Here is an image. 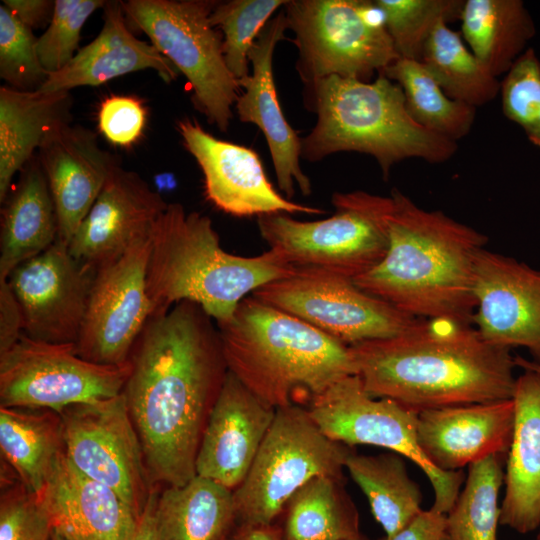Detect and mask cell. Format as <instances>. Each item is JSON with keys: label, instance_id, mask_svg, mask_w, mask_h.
<instances>
[{"label": "cell", "instance_id": "cell-22", "mask_svg": "<svg viewBox=\"0 0 540 540\" xmlns=\"http://www.w3.org/2000/svg\"><path fill=\"white\" fill-rule=\"evenodd\" d=\"M37 157L57 212V240L68 246L118 162L94 132L71 124L48 134Z\"/></svg>", "mask_w": 540, "mask_h": 540}, {"label": "cell", "instance_id": "cell-14", "mask_svg": "<svg viewBox=\"0 0 540 540\" xmlns=\"http://www.w3.org/2000/svg\"><path fill=\"white\" fill-rule=\"evenodd\" d=\"M261 237L296 274H317L350 280L381 262L387 242L365 216L349 209L317 221H299L285 213L257 220Z\"/></svg>", "mask_w": 540, "mask_h": 540}, {"label": "cell", "instance_id": "cell-43", "mask_svg": "<svg viewBox=\"0 0 540 540\" xmlns=\"http://www.w3.org/2000/svg\"><path fill=\"white\" fill-rule=\"evenodd\" d=\"M146 122L142 102L131 96H109L98 111V128L112 144L129 147L141 136Z\"/></svg>", "mask_w": 540, "mask_h": 540}, {"label": "cell", "instance_id": "cell-36", "mask_svg": "<svg viewBox=\"0 0 540 540\" xmlns=\"http://www.w3.org/2000/svg\"><path fill=\"white\" fill-rule=\"evenodd\" d=\"M505 458L492 455L468 466L464 488L446 514L453 540H499V494Z\"/></svg>", "mask_w": 540, "mask_h": 540}, {"label": "cell", "instance_id": "cell-45", "mask_svg": "<svg viewBox=\"0 0 540 540\" xmlns=\"http://www.w3.org/2000/svg\"><path fill=\"white\" fill-rule=\"evenodd\" d=\"M24 334L21 307L7 279L0 280V354L9 350Z\"/></svg>", "mask_w": 540, "mask_h": 540}, {"label": "cell", "instance_id": "cell-30", "mask_svg": "<svg viewBox=\"0 0 540 540\" xmlns=\"http://www.w3.org/2000/svg\"><path fill=\"white\" fill-rule=\"evenodd\" d=\"M0 450L19 481L40 495L65 452L60 414L50 409L0 407Z\"/></svg>", "mask_w": 540, "mask_h": 540}, {"label": "cell", "instance_id": "cell-52", "mask_svg": "<svg viewBox=\"0 0 540 540\" xmlns=\"http://www.w3.org/2000/svg\"><path fill=\"white\" fill-rule=\"evenodd\" d=\"M350 540H369V539L366 538L364 535H360L359 537L354 538V539H350Z\"/></svg>", "mask_w": 540, "mask_h": 540}, {"label": "cell", "instance_id": "cell-38", "mask_svg": "<svg viewBox=\"0 0 540 540\" xmlns=\"http://www.w3.org/2000/svg\"><path fill=\"white\" fill-rule=\"evenodd\" d=\"M287 0L217 1L210 15L222 32V50L232 75L240 80L250 74L248 54L273 13Z\"/></svg>", "mask_w": 540, "mask_h": 540}, {"label": "cell", "instance_id": "cell-44", "mask_svg": "<svg viewBox=\"0 0 540 540\" xmlns=\"http://www.w3.org/2000/svg\"><path fill=\"white\" fill-rule=\"evenodd\" d=\"M379 540H453L447 524V516L432 508L422 510L394 536Z\"/></svg>", "mask_w": 540, "mask_h": 540}, {"label": "cell", "instance_id": "cell-6", "mask_svg": "<svg viewBox=\"0 0 540 540\" xmlns=\"http://www.w3.org/2000/svg\"><path fill=\"white\" fill-rule=\"evenodd\" d=\"M304 101L317 116L301 138V158L310 162L338 152L364 153L377 161L387 180L393 166L405 159L440 164L458 149L457 142L416 123L402 88L383 74L372 82L320 79L304 87Z\"/></svg>", "mask_w": 540, "mask_h": 540}, {"label": "cell", "instance_id": "cell-19", "mask_svg": "<svg viewBox=\"0 0 540 540\" xmlns=\"http://www.w3.org/2000/svg\"><path fill=\"white\" fill-rule=\"evenodd\" d=\"M167 206L139 174L117 163L68 250L97 271L151 236Z\"/></svg>", "mask_w": 540, "mask_h": 540}, {"label": "cell", "instance_id": "cell-17", "mask_svg": "<svg viewBox=\"0 0 540 540\" xmlns=\"http://www.w3.org/2000/svg\"><path fill=\"white\" fill-rule=\"evenodd\" d=\"M177 126L202 171L205 197L219 210L237 217L324 213L280 194L253 149L212 136L195 119H182Z\"/></svg>", "mask_w": 540, "mask_h": 540}, {"label": "cell", "instance_id": "cell-29", "mask_svg": "<svg viewBox=\"0 0 540 540\" xmlns=\"http://www.w3.org/2000/svg\"><path fill=\"white\" fill-rule=\"evenodd\" d=\"M157 540H226L237 525L233 491L195 476L159 493Z\"/></svg>", "mask_w": 540, "mask_h": 540}, {"label": "cell", "instance_id": "cell-41", "mask_svg": "<svg viewBox=\"0 0 540 540\" xmlns=\"http://www.w3.org/2000/svg\"><path fill=\"white\" fill-rule=\"evenodd\" d=\"M105 3L103 0H55L52 19L36 44L41 64L49 74L61 70L73 59L79 51L84 24Z\"/></svg>", "mask_w": 540, "mask_h": 540}, {"label": "cell", "instance_id": "cell-35", "mask_svg": "<svg viewBox=\"0 0 540 540\" xmlns=\"http://www.w3.org/2000/svg\"><path fill=\"white\" fill-rule=\"evenodd\" d=\"M379 74L402 88L409 115L422 127L455 142L470 133L476 108L448 97L421 61L399 58Z\"/></svg>", "mask_w": 540, "mask_h": 540}, {"label": "cell", "instance_id": "cell-15", "mask_svg": "<svg viewBox=\"0 0 540 540\" xmlns=\"http://www.w3.org/2000/svg\"><path fill=\"white\" fill-rule=\"evenodd\" d=\"M151 236L96 271L77 354L94 363L122 365L151 316L146 275Z\"/></svg>", "mask_w": 540, "mask_h": 540}, {"label": "cell", "instance_id": "cell-12", "mask_svg": "<svg viewBox=\"0 0 540 540\" xmlns=\"http://www.w3.org/2000/svg\"><path fill=\"white\" fill-rule=\"evenodd\" d=\"M59 414L70 462L115 491L140 518L156 485L124 394L73 404Z\"/></svg>", "mask_w": 540, "mask_h": 540}, {"label": "cell", "instance_id": "cell-39", "mask_svg": "<svg viewBox=\"0 0 540 540\" xmlns=\"http://www.w3.org/2000/svg\"><path fill=\"white\" fill-rule=\"evenodd\" d=\"M37 37L4 5H0V78L19 91H38L49 73L39 59Z\"/></svg>", "mask_w": 540, "mask_h": 540}, {"label": "cell", "instance_id": "cell-46", "mask_svg": "<svg viewBox=\"0 0 540 540\" xmlns=\"http://www.w3.org/2000/svg\"><path fill=\"white\" fill-rule=\"evenodd\" d=\"M4 4L24 25L40 29L50 23L55 1L51 0H3Z\"/></svg>", "mask_w": 540, "mask_h": 540}, {"label": "cell", "instance_id": "cell-13", "mask_svg": "<svg viewBox=\"0 0 540 540\" xmlns=\"http://www.w3.org/2000/svg\"><path fill=\"white\" fill-rule=\"evenodd\" d=\"M251 295L348 346L400 335L425 320L337 276L296 274L268 282Z\"/></svg>", "mask_w": 540, "mask_h": 540}, {"label": "cell", "instance_id": "cell-18", "mask_svg": "<svg viewBox=\"0 0 540 540\" xmlns=\"http://www.w3.org/2000/svg\"><path fill=\"white\" fill-rule=\"evenodd\" d=\"M473 322L488 343L527 348L540 363V271L480 249L473 264Z\"/></svg>", "mask_w": 540, "mask_h": 540}, {"label": "cell", "instance_id": "cell-9", "mask_svg": "<svg viewBox=\"0 0 540 540\" xmlns=\"http://www.w3.org/2000/svg\"><path fill=\"white\" fill-rule=\"evenodd\" d=\"M349 446L327 437L307 409L290 405L274 420L243 482L233 491L237 524L271 525L314 477L343 479Z\"/></svg>", "mask_w": 540, "mask_h": 540}, {"label": "cell", "instance_id": "cell-47", "mask_svg": "<svg viewBox=\"0 0 540 540\" xmlns=\"http://www.w3.org/2000/svg\"><path fill=\"white\" fill-rule=\"evenodd\" d=\"M159 496L158 488L151 492L147 505L139 518L138 525L132 540H157L155 510Z\"/></svg>", "mask_w": 540, "mask_h": 540}, {"label": "cell", "instance_id": "cell-54", "mask_svg": "<svg viewBox=\"0 0 540 540\" xmlns=\"http://www.w3.org/2000/svg\"><path fill=\"white\" fill-rule=\"evenodd\" d=\"M226 540H230V537L228 539H226Z\"/></svg>", "mask_w": 540, "mask_h": 540}, {"label": "cell", "instance_id": "cell-26", "mask_svg": "<svg viewBox=\"0 0 540 540\" xmlns=\"http://www.w3.org/2000/svg\"><path fill=\"white\" fill-rule=\"evenodd\" d=\"M522 370L512 398L514 426L504 472L500 525L526 534L540 528V373Z\"/></svg>", "mask_w": 540, "mask_h": 540}, {"label": "cell", "instance_id": "cell-21", "mask_svg": "<svg viewBox=\"0 0 540 540\" xmlns=\"http://www.w3.org/2000/svg\"><path fill=\"white\" fill-rule=\"evenodd\" d=\"M275 413L228 370L202 434L196 475L234 491L246 478Z\"/></svg>", "mask_w": 540, "mask_h": 540}, {"label": "cell", "instance_id": "cell-5", "mask_svg": "<svg viewBox=\"0 0 540 540\" xmlns=\"http://www.w3.org/2000/svg\"><path fill=\"white\" fill-rule=\"evenodd\" d=\"M293 275L270 249L253 257L225 251L211 219L186 212L180 203L168 204L151 234L146 275L151 316L191 301L222 324L233 317L248 294Z\"/></svg>", "mask_w": 540, "mask_h": 540}, {"label": "cell", "instance_id": "cell-49", "mask_svg": "<svg viewBox=\"0 0 540 540\" xmlns=\"http://www.w3.org/2000/svg\"><path fill=\"white\" fill-rule=\"evenodd\" d=\"M154 179L158 193L160 190H172L176 186V180L174 178V175L171 173H160L156 175Z\"/></svg>", "mask_w": 540, "mask_h": 540}, {"label": "cell", "instance_id": "cell-8", "mask_svg": "<svg viewBox=\"0 0 540 540\" xmlns=\"http://www.w3.org/2000/svg\"><path fill=\"white\" fill-rule=\"evenodd\" d=\"M216 2L128 0L122 7L126 19L185 76L195 109L226 132L240 87L226 65L222 37L210 21Z\"/></svg>", "mask_w": 540, "mask_h": 540}, {"label": "cell", "instance_id": "cell-34", "mask_svg": "<svg viewBox=\"0 0 540 540\" xmlns=\"http://www.w3.org/2000/svg\"><path fill=\"white\" fill-rule=\"evenodd\" d=\"M447 24L440 22L435 27L424 45L420 61L451 99L475 108L491 102L500 92V81Z\"/></svg>", "mask_w": 540, "mask_h": 540}, {"label": "cell", "instance_id": "cell-37", "mask_svg": "<svg viewBox=\"0 0 540 540\" xmlns=\"http://www.w3.org/2000/svg\"><path fill=\"white\" fill-rule=\"evenodd\" d=\"M400 58L420 61L424 45L440 22L460 20L463 0H374Z\"/></svg>", "mask_w": 540, "mask_h": 540}, {"label": "cell", "instance_id": "cell-23", "mask_svg": "<svg viewBox=\"0 0 540 540\" xmlns=\"http://www.w3.org/2000/svg\"><path fill=\"white\" fill-rule=\"evenodd\" d=\"M514 415L513 399L423 410L418 413V445L445 472L492 455L507 458Z\"/></svg>", "mask_w": 540, "mask_h": 540}, {"label": "cell", "instance_id": "cell-11", "mask_svg": "<svg viewBox=\"0 0 540 540\" xmlns=\"http://www.w3.org/2000/svg\"><path fill=\"white\" fill-rule=\"evenodd\" d=\"M131 364L104 365L80 357L74 343H50L25 334L0 354V407L61 412L78 403L122 393Z\"/></svg>", "mask_w": 540, "mask_h": 540}, {"label": "cell", "instance_id": "cell-3", "mask_svg": "<svg viewBox=\"0 0 540 540\" xmlns=\"http://www.w3.org/2000/svg\"><path fill=\"white\" fill-rule=\"evenodd\" d=\"M367 393L417 412L512 399L510 349L448 319L424 320L400 335L349 346Z\"/></svg>", "mask_w": 540, "mask_h": 540}, {"label": "cell", "instance_id": "cell-32", "mask_svg": "<svg viewBox=\"0 0 540 540\" xmlns=\"http://www.w3.org/2000/svg\"><path fill=\"white\" fill-rule=\"evenodd\" d=\"M345 469L366 496L385 537L394 536L423 510L420 488L409 476L401 455L351 452Z\"/></svg>", "mask_w": 540, "mask_h": 540}, {"label": "cell", "instance_id": "cell-1", "mask_svg": "<svg viewBox=\"0 0 540 540\" xmlns=\"http://www.w3.org/2000/svg\"><path fill=\"white\" fill-rule=\"evenodd\" d=\"M212 320L181 301L151 316L131 351L122 393L154 485L182 486L196 476L202 434L228 372Z\"/></svg>", "mask_w": 540, "mask_h": 540}, {"label": "cell", "instance_id": "cell-20", "mask_svg": "<svg viewBox=\"0 0 540 540\" xmlns=\"http://www.w3.org/2000/svg\"><path fill=\"white\" fill-rule=\"evenodd\" d=\"M287 30L282 9L264 26L249 51L252 71L238 80L240 93L234 108L241 122L256 125L264 134L278 188L291 200L295 186L308 196L312 185L300 165L301 138L282 111L273 75L274 50Z\"/></svg>", "mask_w": 540, "mask_h": 540}, {"label": "cell", "instance_id": "cell-25", "mask_svg": "<svg viewBox=\"0 0 540 540\" xmlns=\"http://www.w3.org/2000/svg\"><path fill=\"white\" fill-rule=\"evenodd\" d=\"M103 26L97 37L81 48L61 70L49 74L41 91H70L80 86H98L125 74L151 69L165 82L178 71L151 43L130 31L122 1H106Z\"/></svg>", "mask_w": 540, "mask_h": 540}, {"label": "cell", "instance_id": "cell-27", "mask_svg": "<svg viewBox=\"0 0 540 540\" xmlns=\"http://www.w3.org/2000/svg\"><path fill=\"white\" fill-rule=\"evenodd\" d=\"M1 211L0 280L23 262L41 254L58 238V218L38 157L20 171Z\"/></svg>", "mask_w": 540, "mask_h": 540}, {"label": "cell", "instance_id": "cell-24", "mask_svg": "<svg viewBox=\"0 0 540 540\" xmlns=\"http://www.w3.org/2000/svg\"><path fill=\"white\" fill-rule=\"evenodd\" d=\"M65 540H132L139 518L112 489L81 473L64 452L40 495Z\"/></svg>", "mask_w": 540, "mask_h": 540}, {"label": "cell", "instance_id": "cell-28", "mask_svg": "<svg viewBox=\"0 0 540 540\" xmlns=\"http://www.w3.org/2000/svg\"><path fill=\"white\" fill-rule=\"evenodd\" d=\"M70 91L0 88V202L48 134L71 123Z\"/></svg>", "mask_w": 540, "mask_h": 540}, {"label": "cell", "instance_id": "cell-53", "mask_svg": "<svg viewBox=\"0 0 540 540\" xmlns=\"http://www.w3.org/2000/svg\"><path fill=\"white\" fill-rule=\"evenodd\" d=\"M536 540H540V528H539V532H538V534H537Z\"/></svg>", "mask_w": 540, "mask_h": 540}, {"label": "cell", "instance_id": "cell-31", "mask_svg": "<svg viewBox=\"0 0 540 540\" xmlns=\"http://www.w3.org/2000/svg\"><path fill=\"white\" fill-rule=\"evenodd\" d=\"M460 20L471 52L497 78L510 70L536 34L521 0H466Z\"/></svg>", "mask_w": 540, "mask_h": 540}, {"label": "cell", "instance_id": "cell-48", "mask_svg": "<svg viewBox=\"0 0 540 540\" xmlns=\"http://www.w3.org/2000/svg\"><path fill=\"white\" fill-rule=\"evenodd\" d=\"M230 540H284L282 530L271 525L237 524Z\"/></svg>", "mask_w": 540, "mask_h": 540}, {"label": "cell", "instance_id": "cell-10", "mask_svg": "<svg viewBox=\"0 0 540 540\" xmlns=\"http://www.w3.org/2000/svg\"><path fill=\"white\" fill-rule=\"evenodd\" d=\"M307 412L330 439L353 446L373 445L404 456L426 474L434 490L432 509L447 514L455 504L465 475L432 465L417 441V411L389 398L367 393L359 376L345 377L315 397Z\"/></svg>", "mask_w": 540, "mask_h": 540}, {"label": "cell", "instance_id": "cell-2", "mask_svg": "<svg viewBox=\"0 0 540 540\" xmlns=\"http://www.w3.org/2000/svg\"><path fill=\"white\" fill-rule=\"evenodd\" d=\"M335 209L368 218L384 235L386 254L353 282L413 317L473 322V264L486 235L441 211L420 208L398 189L389 196L334 193Z\"/></svg>", "mask_w": 540, "mask_h": 540}, {"label": "cell", "instance_id": "cell-16", "mask_svg": "<svg viewBox=\"0 0 540 540\" xmlns=\"http://www.w3.org/2000/svg\"><path fill=\"white\" fill-rule=\"evenodd\" d=\"M96 271L58 240L7 278L19 302L24 334L50 343H76Z\"/></svg>", "mask_w": 540, "mask_h": 540}, {"label": "cell", "instance_id": "cell-33", "mask_svg": "<svg viewBox=\"0 0 540 540\" xmlns=\"http://www.w3.org/2000/svg\"><path fill=\"white\" fill-rule=\"evenodd\" d=\"M284 540H350L359 537V514L342 479L318 476L287 503Z\"/></svg>", "mask_w": 540, "mask_h": 540}, {"label": "cell", "instance_id": "cell-7", "mask_svg": "<svg viewBox=\"0 0 540 540\" xmlns=\"http://www.w3.org/2000/svg\"><path fill=\"white\" fill-rule=\"evenodd\" d=\"M283 11L304 87L330 76L370 82L400 58L375 1L287 0Z\"/></svg>", "mask_w": 540, "mask_h": 540}, {"label": "cell", "instance_id": "cell-42", "mask_svg": "<svg viewBox=\"0 0 540 540\" xmlns=\"http://www.w3.org/2000/svg\"><path fill=\"white\" fill-rule=\"evenodd\" d=\"M53 526L39 497L19 479L1 485L0 540H51Z\"/></svg>", "mask_w": 540, "mask_h": 540}, {"label": "cell", "instance_id": "cell-4", "mask_svg": "<svg viewBox=\"0 0 540 540\" xmlns=\"http://www.w3.org/2000/svg\"><path fill=\"white\" fill-rule=\"evenodd\" d=\"M217 327L228 370L276 410L357 375L348 345L252 295Z\"/></svg>", "mask_w": 540, "mask_h": 540}, {"label": "cell", "instance_id": "cell-50", "mask_svg": "<svg viewBox=\"0 0 540 540\" xmlns=\"http://www.w3.org/2000/svg\"><path fill=\"white\" fill-rule=\"evenodd\" d=\"M514 361L516 367H520L521 369H530L540 373V363L536 361H530L521 356L514 357Z\"/></svg>", "mask_w": 540, "mask_h": 540}, {"label": "cell", "instance_id": "cell-40", "mask_svg": "<svg viewBox=\"0 0 540 540\" xmlns=\"http://www.w3.org/2000/svg\"><path fill=\"white\" fill-rule=\"evenodd\" d=\"M502 112L540 148V59L527 48L500 82Z\"/></svg>", "mask_w": 540, "mask_h": 540}, {"label": "cell", "instance_id": "cell-51", "mask_svg": "<svg viewBox=\"0 0 540 540\" xmlns=\"http://www.w3.org/2000/svg\"><path fill=\"white\" fill-rule=\"evenodd\" d=\"M51 540H65V539L61 535H59L58 533L53 531V535H52Z\"/></svg>", "mask_w": 540, "mask_h": 540}]
</instances>
